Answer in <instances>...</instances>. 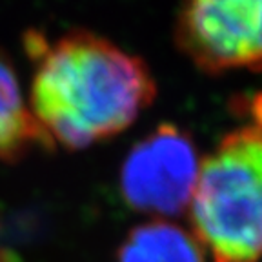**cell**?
I'll return each mask as SVG.
<instances>
[{
  "mask_svg": "<svg viewBox=\"0 0 262 262\" xmlns=\"http://www.w3.org/2000/svg\"><path fill=\"white\" fill-rule=\"evenodd\" d=\"M26 49L28 106L44 146L77 151L120 135L155 100L146 62L100 35L70 31L48 40L29 31Z\"/></svg>",
  "mask_w": 262,
  "mask_h": 262,
  "instance_id": "obj_1",
  "label": "cell"
},
{
  "mask_svg": "<svg viewBox=\"0 0 262 262\" xmlns=\"http://www.w3.org/2000/svg\"><path fill=\"white\" fill-rule=\"evenodd\" d=\"M188 211L213 262L262 260V124L228 133L202 159Z\"/></svg>",
  "mask_w": 262,
  "mask_h": 262,
  "instance_id": "obj_2",
  "label": "cell"
},
{
  "mask_svg": "<svg viewBox=\"0 0 262 262\" xmlns=\"http://www.w3.org/2000/svg\"><path fill=\"white\" fill-rule=\"evenodd\" d=\"M175 40L204 73L260 71L262 0H184Z\"/></svg>",
  "mask_w": 262,
  "mask_h": 262,
  "instance_id": "obj_3",
  "label": "cell"
},
{
  "mask_svg": "<svg viewBox=\"0 0 262 262\" xmlns=\"http://www.w3.org/2000/svg\"><path fill=\"white\" fill-rule=\"evenodd\" d=\"M201 164L189 133L162 124L127 153L120 169V193L137 211L169 221L189 209Z\"/></svg>",
  "mask_w": 262,
  "mask_h": 262,
  "instance_id": "obj_4",
  "label": "cell"
},
{
  "mask_svg": "<svg viewBox=\"0 0 262 262\" xmlns=\"http://www.w3.org/2000/svg\"><path fill=\"white\" fill-rule=\"evenodd\" d=\"M204 248L193 231L168 219H153L129 231L119 250V262H204Z\"/></svg>",
  "mask_w": 262,
  "mask_h": 262,
  "instance_id": "obj_5",
  "label": "cell"
},
{
  "mask_svg": "<svg viewBox=\"0 0 262 262\" xmlns=\"http://www.w3.org/2000/svg\"><path fill=\"white\" fill-rule=\"evenodd\" d=\"M44 146L11 60L0 51V164L15 162Z\"/></svg>",
  "mask_w": 262,
  "mask_h": 262,
  "instance_id": "obj_6",
  "label": "cell"
},
{
  "mask_svg": "<svg viewBox=\"0 0 262 262\" xmlns=\"http://www.w3.org/2000/svg\"><path fill=\"white\" fill-rule=\"evenodd\" d=\"M253 110H255V122L262 124V98L253 102Z\"/></svg>",
  "mask_w": 262,
  "mask_h": 262,
  "instance_id": "obj_7",
  "label": "cell"
}]
</instances>
